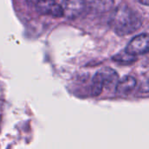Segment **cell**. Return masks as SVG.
Instances as JSON below:
<instances>
[{"mask_svg": "<svg viewBox=\"0 0 149 149\" xmlns=\"http://www.w3.org/2000/svg\"><path fill=\"white\" fill-rule=\"evenodd\" d=\"M142 21L140 16L132 9L120 5L111 17L110 25L120 36H125L134 32L141 26Z\"/></svg>", "mask_w": 149, "mask_h": 149, "instance_id": "obj_1", "label": "cell"}, {"mask_svg": "<svg viewBox=\"0 0 149 149\" xmlns=\"http://www.w3.org/2000/svg\"><path fill=\"white\" fill-rule=\"evenodd\" d=\"M148 35L147 33L140 34L131 39L125 51L134 56L142 55L148 52Z\"/></svg>", "mask_w": 149, "mask_h": 149, "instance_id": "obj_2", "label": "cell"}, {"mask_svg": "<svg viewBox=\"0 0 149 149\" xmlns=\"http://www.w3.org/2000/svg\"><path fill=\"white\" fill-rule=\"evenodd\" d=\"M61 8L63 16L69 19L79 17L86 8L85 0H63Z\"/></svg>", "mask_w": 149, "mask_h": 149, "instance_id": "obj_3", "label": "cell"}, {"mask_svg": "<svg viewBox=\"0 0 149 149\" xmlns=\"http://www.w3.org/2000/svg\"><path fill=\"white\" fill-rule=\"evenodd\" d=\"M36 7L37 10L42 15H49L54 17H63L61 5L55 0H38Z\"/></svg>", "mask_w": 149, "mask_h": 149, "instance_id": "obj_4", "label": "cell"}, {"mask_svg": "<svg viewBox=\"0 0 149 149\" xmlns=\"http://www.w3.org/2000/svg\"><path fill=\"white\" fill-rule=\"evenodd\" d=\"M137 84L136 79L132 76H125L121 79L118 80L116 84V93L122 95L129 94L134 91Z\"/></svg>", "mask_w": 149, "mask_h": 149, "instance_id": "obj_5", "label": "cell"}, {"mask_svg": "<svg viewBox=\"0 0 149 149\" xmlns=\"http://www.w3.org/2000/svg\"><path fill=\"white\" fill-rule=\"evenodd\" d=\"M100 72L104 79L105 87H111L114 85L116 86L119 79V75L116 72V71H114L110 67H105L100 70Z\"/></svg>", "mask_w": 149, "mask_h": 149, "instance_id": "obj_6", "label": "cell"}, {"mask_svg": "<svg viewBox=\"0 0 149 149\" xmlns=\"http://www.w3.org/2000/svg\"><path fill=\"white\" fill-rule=\"evenodd\" d=\"M104 88H105L104 80L100 72L99 71L93 76L92 86H91V93L93 96H99L100 94H101Z\"/></svg>", "mask_w": 149, "mask_h": 149, "instance_id": "obj_7", "label": "cell"}, {"mask_svg": "<svg viewBox=\"0 0 149 149\" xmlns=\"http://www.w3.org/2000/svg\"><path fill=\"white\" fill-rule=\"evenodd\" d=\"M113 60L120 64H131L136 60V58L135 56L127 53L126 51H123L122 52H120L117 55L113 56Z\"/></svg>", "mask_w": 149, "mask_h": 149, "instance_id": "obj_8", "label": "cell"}, {"mask_svg": "<svg viewBox=\"0 0 149 149\" xmlns=\"http://www.w3.org/2000/svg\"><path fill=\"white\" fill-rule=\"evenodd\" d=\"M138 1L144 5H148V0H138Z\"/></svg>", "mask_w": 149, "mask_h": 149, "instance_id": "obj_9", "label": "cell"}]
</instances>
